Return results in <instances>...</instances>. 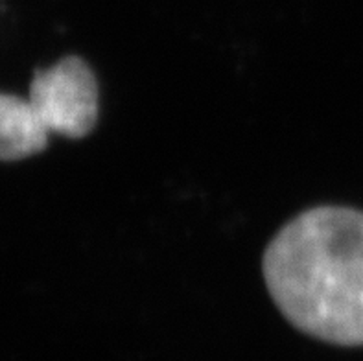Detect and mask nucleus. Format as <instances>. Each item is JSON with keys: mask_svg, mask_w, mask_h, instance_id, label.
I'll use <instances>...</instances> for the list:
<instances>
[{"mask_svg": "<svg viewBox=\"0 0 363 361\" xmlns=\"http://www.w3.org/2000/svg\"><path fill=\"white\" fill-rule=\"evenodd\" d=\"M273 302L295 328L363 345V212L315 206L286 223L262 260Z\"/></svg>", "mask_w": 363, "mask_h": 361, "instance_id": "1", "label": "nucleus"}, {"mask_svg": "<svg viewBox=\"0 0 363 361\" xmlns=\"http://www.w3.org/2000/svg\"><path fill=\"white\" fill-rule=\"evenodd\" d=\"M28 100L46 129L69 138H82L98 120V82L82 57L69 55L45 70H37Z\"/></svg>", "mask_w": 363, "mask_h": 361, "instance_id": "2", "label": "nucleus"}, {"mask_svg": "<svg viewBox=\"0 0 363 361\" xmlns=\"http://www.w3.org/2000/svg\"><path fill=\"white\" fill-rule=\"evenodd\" d=\"M50 131L28 98L0 94V160L37 155L48 144Z\"/></svg>", "mask_w": 363, "mask_h": 361, "instance_id": "3", "label": "nucleus"}]
</instances>
